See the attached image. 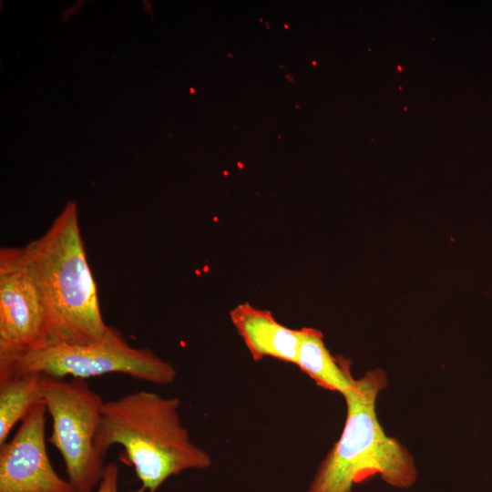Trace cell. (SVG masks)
I'll use <instances>...</instances> for the list:
<instances>
[{"label": "cell", "instance_id": "10", "mask_svg": "<svg viewBox=\"0 0 492 492\" xmlns=\"http://www.w3.org/2000/svg\"><path fill=\"white\" fill-rule=\"evenodd\" d=\"M40 403H44L40 374H0V446L15 425Z\"/></svg>", "mask_w": 492, "mask_h": 492}, {"label": "cell", "instance_id": "4", "mask_svg": "<svg viewBox=\"0 0 492 492\" xmlns=\"http://www.w3.org/2000/svg\"><path fill=\"white\" fill-rule=\"evenodd\" d=\"M115 373L157 384H171L177 375L170 363L149 349L131 346L121 333L111 326L98 341L50 344L10 363L0 364V374H38L86 380Z\"/></svg>", "mask_w": 492, "mask_h": 492}, {"label": "cell", "instance_id": "3", "mask_svg": "<svg viewBox=\"0 0 492 492\" xmlns=\"http://www.w3.org/2000/svg\"><path fill=\"white\" fill-rule=\"evenodd\" d=\"M387 384L381 369L354 380L343 396L346 419L342 435L320 464L307 492H352L354 484L375 475L395 488L415 483L417 469L411 453L388 436L377 419L376 398Z\"/></svg>", "mask_w": 492, "mask_h": 492}, {"label": "cell", "instance_id": "8", "mask_svg": "<svg viewBox=\"0 0 492 492\" xmlns=\"http://www.w3.org/2000/svg\"><path fill=\"white\" fill-rule=\"evenodd\" d=\"M230 316L253 360L269 356L295 364L299 330L288 328L277 322L269 311L248 302L238 304Z\"/></svg>", "mask_w": 492, "mask_h": 492}, {"label": "cell", "instance_id": "2", "mask_svg": "<svg viewBox=\"0 0 492 492\" xmlns=\"http://www.w3.org/2000/svg\"><path fill=\"white\" fill-rule=\"evenodd\" d=\"M24 247L46 298L50 344H83L102 339L110 326L101 314L77 202L67 201L49 228Z\"/></svg>", "mask_w": 492, "mask_h": 492}, {"label": "cell", "instance_id": "11", "mask_svg": "<svg viewBox=\"0 0 492 492\" xmlns=\"http://www.w3.org/2000/svg\"><path fill=\"white\" fill-rule=\"evenodd\" d=\"M119 468L115 463L105 466L103 476L95 492H118Z\"/></svg>", "mask_w": 492, "mask_h": 492}, {"label": "cell", "instance_id": "7", "mask_svg": "<svg viewBox=\"0 0 492 492\" xmlns=\"http://www.w3.org/2000/svg\"><path fill=\"white\" fill-rule=\"evenodd\" d=\"M46 407L40 403L0 446V492H77L55 471L46 450Z\"/></svg>", "mask_w": 492, "mask_h": 492}, {"label": "cell", "instance_id": "6", "mask_svg": "<svg viewBox=\"0 0 492 492\" xmlns=\"http://www.w3.org/2000/svg\"><path fill=\"white\" fill-rule=\"evenodd\" d=\"M49 344L46 298L25 247H1L0 364Z\"/></svg>", "mask_w": 492, "mask_h": 492}, {"label": "cell", "instance_id": "9", "mask_svg": "<svg viewBox=\"0 0 492 492\" xmlns=\"http://www.w3.org/2000/svg\"><path fill=\"white\" fill-rule=\"evenodd\" d=\"M295 364L315 384L343 396L351 390L354 378L350 362L334 357L325 346L323 333L314 328L299 329V349Z\"/></svg>", "mask_w": 492, "mask_h": 492}, {"label": "cell", "instance_id": "1", "mask_svg": "<svg viewBox=\"0 0 492 492\" xmlns=\"http://www.w3.org/2000/svg\"><path fill=\"white\" fill-rule=\"evenodd\" d=\"M179 397L139 390L105 401L96 446L105 456L121 446L141 483L140 491L156 492L170 477L211 465L209 454L193 444L183 426Z\"/></svg>", "mask_w": 492, "mask_h": 492}, {"label": "cell", "instance_id": "5", "mask_svg": "<svg viewBox=\"0 0 492 492\" xmlns=\"http://www.w3.org/2000/svg\"><path fill=\"white\" fill-rule=\"evenodd\" d=\"M40 375L42 399L52 420L48 441L62 456L67 480L77 492H92L106 466L96 446L105 401L84 379Z\"/></svg>", "mask_w": 492, "mask_h": 492}]
</instances>
